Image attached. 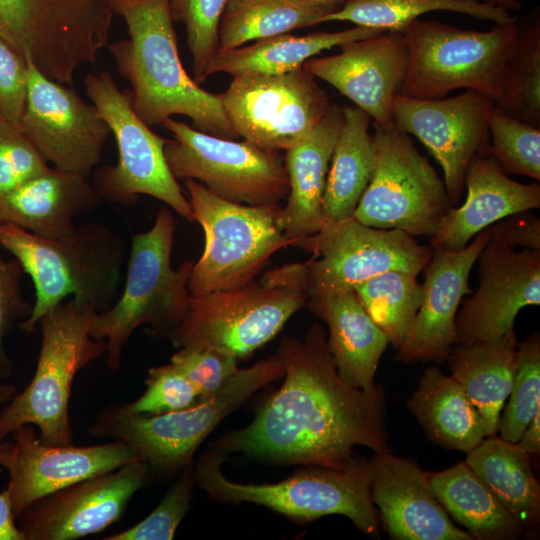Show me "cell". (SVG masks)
I'll list each match as a JSON object with an SVG mask.
<instances>
[{
  "instance_id": "6da1fadb",
  "label": "cell",
  "mask_w": 540,
  "mask_h": 540,
  "mask_svg": "<svg viewBox=\"0 0 540 540\" xmlns=\"http://www.w3.org/2000/svg\"><path fill=\"white\" fill-rule=\"evenodd\" d=\"M276 355L284 382L261 405L253 421L229 432L211 449L243 453L272 464L342 468L355 446L390 452L385 428L384 392L367 393L339 376L322 325L304 340L281 339Z\"/></svg>"
},
{
  "instance_id": "7a4b0ae2",
  "label": "cell",
  "mask_w": 540,
  "mask_h": 540,
  "mask_svg": "<svg viewBox=\"0 0 540 540\" xmlns=\"http://www.w3.org/2000/svg\"><path fill=\"white\" fill-rule=\"evenodd\" d=\"M123 17L129 38L109 43L119 74L128 81L133 110L148 126L183 115L195 129L225 139L239 136L218 94L199 86L178 54L169 0H110Z\"/></svg>"
},
{
  "instance_id": "3957f363",
  "label": "cell",
  "mask_w": 540,
  "mask_h": 540,
  "mask_svg": "<svg viewBox=\"0 0 540 540\" xmlns=\"http://www.w3.org/2000/svg\"><path fill=\"white\" fill-rule=\"evenodd\" d=\"M0 246L18 260L34 285L32 311L19 323L27 333L67 297L99 313L117 295L125 244L106 224H82L65 236L48 239L0 222Z\"/></svg>"
},
{
  "instance_id": "277c9868",
  "label": "cell",
  "mask_w": 540,
  "mask_h": 540,
  "mask_svg": "<svg viewBox=\"0 0 540 540\" xmlns=\"http://www.w3.org/2000/svg\"><path fill=\"white\" fill-rule=\"evenodd\" d=\"M175 222L162 207L153 226L132 238L124 290L117 301L93 317L90 335L106 343V365L116 373L133 332L147 326L149 335L168 337L183 320L191 294L188 280L194 265L171 266Z\"/></svg>"
},
{
  "instance_id": "5b68a950",
  "label": "cell",
  "mask_w": 540,
  "mask_h": 540,
  "mask_svg": "<svg viewBox=\"0 0 540 540\" xmlns=\"http://www.w3.org/2000/svg\"><path fill=\"white\" fill-rule=\"evenodd\" d=\"M283 375V364L275 354L238 369L220 390L186 409L140 414L121 403L111 404L91 425V433L126 443L152 474L169 477L192 465L197 448L227 415Z\"/></svg>"
},
{
  "instance_id": "8992f818",
  "label": "cell",
  "mask_w": 540,
  "mask_h": 540,
  "mask_svg": "<svg viewBox=\"0 0 540 540\" xmlns=\"http://www.w3.org/2000/svg\"><path fill=\"white\" fill-rule=\"evenodd\" d=\"M305 263L269 270L258 282L190 297L169 339L177 348L211 347L238 360L272 340L308 301Z\"/></svg>"
},
{
  "instance_id": "52a82bcc",
  "label": "cell",
  "mask_w": 540,
  "mask_h": 540,
  "mask_svg": "<svg viewBox=\"0 0 540 540\" xmlns=\"http://www.w3.org/2000/svg\"><path fill=\"white\" fill-rule=\"evenodd\" d=\"M227 458L211 449L193 468L195 484L211 499L262 505L300 522L339 514L363 533L379 536V519L371 497L370 460L356 457L342 468L305 466L277 483L243 484L223 474L221 465Z\"/></svg>"
},
{
  "instance_id": "ba28073f",
  "label": "cell",
  "mask_w": 540,
  "mask_h": 540,
  "mask_svg": "<svg viewBox=\"0 0 540 540\" xmlns=\"http://www.w3.org/2000/svg\"><path fill=\"white\" fill-rule=\"evenodd\" d=\"M96 313L70 298L41 318L35 373L25 389L2 407L0 440L23 425H33L45 444H73L69 415L73 380L78 371L106 354L105 341L90 335Z\"/></svg>"
},
{
  "instance_id": "9c48e42d",
  "label": "cell",
  "mask_w": 540,
  "mask_h": 540,
  "mask_svg": "<svg viewBox=\"0 0 540 540\" xmlns=\"http://www.w3.org/2000/svg\"><path fill=\"white\" fill-rule=\"evenodd\" d=\"M403 34L408 68L399 94L437 99L464 88L482 92L495 103L501 98L517 45L516 22L476 31L416 19Z\"/></svg>"
},
{
  "instance_id": "30bf717a",
  "label": "cell",
  "mask_w": 540,
  "mask_h": 540,
  "mask_svg": "<svg viewBox=\"0 0 540 540\" xmlns=\"http://www.w3.org/2000/svg\"><path fill=\"white\" fill-rule=\"evenodd\" d=\"M185 186L205 244L188 280L191 296L239 288L254 281L270 258L295 245L278 223L280 204L250 206L228 201L193 179Z\"/></svg>"
},
{
  "instance_id": "8fae6325",
  "label": "cell",
  "mask_w": 540,
  "mask_h": 540,
  "mask_svg": "<svg viewBox=\"0 0 540 540\" xmlns=\"http://www.w3.org/2000/svg\"><path fill=\"white\" fill-rule=\"evenodd\" d=\"M110 0H0V38L47 77L73 84L107 47Z\"/></svg>"
},
{
  "instance_id": "7c38bea8",
  "label": "cell",
  "mask_w": 540,
  "mask_h": 540,
  "mask_svg": "<svg viewBox=\"0 0 540 540\" xmlns=\"http://www.w3.org/2000/svg\"><path fill=\"white\" fill-rule=\"evenodd\" d=\"M87 96L114 135L115 166L99 169L93 186L101 199L133 205L139 195L156 198L188 222L195 217L188 198L172 174L164 153L168 139L154 133L133 110L129 90H121L108 72L88 74Z\"/></svg>"
},
{
  "instance_id": "4fadbf2b",
  "label": "cell",
  "mask_w": 540,
  "mask_h": 540,
  "mask_svg": "<svg viewBox=\"0 0 540 540\" xmlns=\"http://www.w3.org/2000/svg\"><path fill=\"white\" fill-rule=\"evenodd\" d=\"M376 162L353 218L380 229L431 237L453 207L442 181L412 138L372 123Z\"/></svg>"
},
{
  "instance_id": "5bb4252c",
  "label": "cell",
  "mask_w": 540,
  "mask_h": 540,
  "mask_svg": "<svg viewBox=\"0 0 540 540\" xmlns=\"http://www.w3.org/2000/svg\"><path fill=\"white\" fill-rule=\"evenodd\" d=\"M172 134L164 147L178 179H193L228 201L250 206L279 204L289 193L283 157L246 140L225 139L167 118Z\"/></svg>"
},
{
  "instance_id": "9a60e30c",
  "label": "cell",
  "mask_w": 540,
  "mask_h": 540,
  "mask_svg": "<svg viewBox=\"0 0 540 540\" xmlns=\"http://www.w3.org/2000/svg\"><path fill=\"white\" fill-rule=\"evenodd\" d=\"M295 245L313 253L305 263L308 298L354 290L387 271L418 276L433 253L402 230L370 227L353 217L326 221Z\"/></svg>"
},
{
  "instance_id": "2e32d148",
  "label": "cell",
  "mask_w": 540,
  "mask_h": 540,
  "mask_svg": "<svg viewBox=\"0 0 540 540\" xmlns=\"http://www.w3.org/2000/svg\"><path fill=\"white\" fill-rule=\"evenodd\" d=\"M218 96L239 137L277 152L309 136L332 106L303 67L282 74L233 77Z\"/></svg>"
},
{
  "instance_id": "e0dca14e",
  "label": "cell",
  "mask_w": 540,
  "mask_h": 540,
  "mask_svg": "<svg viewBox=\"0 0 540 540\" xmlns=\"http://www.w3.org/2000/svg\"><path fill=\"white\" fill-rule=\"evenodd\" d=\"M25 58L28 80L20 129L54 168L88 177L102 159L109 126L93 103Z\"/></svg>"
},
{
  "instance_id": "ac0fdd59",
  "label": "cell",
  "mask_w": 540,
  "mask_h": 540,
  "mask_svg": "<svg viewBox=\"0 0 540 540\" xmlns=\"http://www.w3.org/2000/svg\"><path fill=\"white\" fill-rule=\"evenodd\" d=\"M494 106L491 97L472 89L450 98L419 99L401 94L394 97L395 127L415 136L438 161L452 204L462 196L465 174L473 157L487 154L488 117Z\"/></svg>"
},
{
  "instance_id": "d6986e66",
  "label": "cell",
  "mask_w": 540,
  "mask_h": 540,
  "mask_svg": "<svg viewBox=\"0 0 540 540\" xmlns=\"http://www.w3.org/2000/svg\"><path fill=\"white\" fill-rule=\"evenodd\" d=\"M152 475L140 458L94 475L29 505L16 518L25 540H75L118 522Z\"/></svg>"
},
{
  "instance_id": "ffe728a7",
  "label": "cell",
  "mask_w": 540,
  "mask_h": 540,
  "mask_svg": "<svg viewBox=\"0 0 540 540\" xmlns=\"http://www.w3.org/2000/svg\"><path fill=\"white\" fill-rule=\"evenodd\" d=\"M8 437L0 440V467L9 475L7 491L16 518L50 493L138 459L120 440L91 446L45 444L33 425Z\"/></svg>"
},
{
  "instance_id": "44dd1931",
  "label": "cell",
  "mask_w": 540,
  "mask_h": 540,
  "mask_svg": "<svg viewBox=\"0 0 540 540\" xmlns=\"http://www.w3.org/2000/svg\"><path fill=\"white\" fill-rule=\"evenodd\" d=\"M477 261L479 284L456 315V344L512 331L522 308L540 305V251L490 239Z\"/></svg>"
},
{
  "instance_id": "7402d4cb",
  "label": "cell",
  "mask_w": 540,
  "mask_h": 540,
  "mask_svg": "<svg viewBox=\"0 0 540 540\" xmlns=\"http://www.w3.org/2000/svg\"><path fill=\"white\" fill-rule=\"evenodd\" d=\"M339 48L340 53L312 57L302 67L349 98L374 123L392 126L393 100L400 93L408 68L404 34L387 31Z\"/></svg>"
},
{
  "instance_id": "603a6c76",
  "label": "cell",
  "mask_w": 540,
  "mask_h": 540,
  "mask_svg": "<svg viewBox=\"0 0 540 540\" xmlns=\"http://www.w3.org/2000/svg\"><path fill=\"white\" fill-rule=\"evenodd\" d=\"M490 240L486 228L458 251L432 249L424 269L422 299L396 360L410 364L443 363L456 344L455 321L462 298L471 294L469 276L477 258Z\"/></svg>"
},
{
  "instance_id": "cb8c5ba5",
  "label": "cell",
  "mask_w": 540,
  "mask_h": 540,
  "mask_svg": "<svg viewBox=\"0 0 540 540\" xmlns=\"http://www.w3.org/2000/svg\"><path fill=\"white\" fill-rule=\"evenodd\" d=\"M371 497L390 538L396 540H471L436 499L430 473L390 452L370 460Z\"/></svg>"
},
{
  "instance_id": "d4e9b609",
  "label": "cell",
  "mask_w": 540,
  "mask_h": 540,
  "mask_svg": "<svg viewBox=\"0 0 540 540\" xmlns=\"http://www.w3.org/2000/svg\"><path fill=\"white\" fill-rule=\"evenodd\" d=\"M466 200L452 207L430 237V247L458 251L482 230L499 220L540 208V185L511 179L488 154L473 157L465 174Z\"/></svg>"
},
{
  "instance_id": "484cf974",
  "label": "cell",
  "mask_w": 540,
  "mask_h": 540,
  "mask_svg": "<svg viewBox=\"0 0 540 540\" xmlns=\"http://www.w3.org/2000/svg\"><path fill=\"white\" fill-rule=\"evenodd\" d=\"M87 178L49 167L0 198V222L48 239L71 233L102 200Z\"/></svg>"
},
{
  "instance_id": "4316f807",
  "label": "cell",
  "mask_w": 540,
  "mask_h": 540,
  "mask_svg": "<svg viewBox=\"0 0 540 540\" xmlns=\"http://www.w3.org/2000/svg\"><path fill=\"white\" fill-rule=\"evenodd\" d=\"M343 118V107L332 105L310 135L287 149L283 157L289 193L286 205L280 208L278 223L295 244L317 233L325 223L323 196Z\"/></svg>"
},
{
  "instance_id": "83f0119b",
  "label": "cell",
  "mask_w": 540,
  "mask_h": 540,
  "mask_svg": "<svg viewBox=\"0 0 540 540\" xmlns=\"http://www.w3.org/2000/svg\"><path fill=\"white\" fill-rule=\"evenodd\" d=\"M306 305L328 325L329 350L342 380L353 388L375 392L379 388L375 374L389 341L355 291L308 298Z\"/></svg>"
},
{
  "instance_id": "f1b7e54d",
  "label": "cell",
  "mask_w": 540,
  "mask_h": 540,
  "mask_svg": "<svg viewBox=\"0 0 540 540\" xmlns=\"http://www.w3.org/2000/svg\"><path fill=\"white\" fill-rule=\"evenodd\" d=\"M518 343L512 330L488 340L455 344L447 358L451 376L483 419L486 437L498 432L517 369Z\"/></svg>"
},
{
  "instance_id": "f546056e",
  "label": "cell",
  "mask_w": 540,
  "mask_h": 540,
  "mask_svg": "<svg viewBox=\"0 0 540 540\" xmlns=\"http://www.w3.org/2000/svg\"><path fill=\"white\" fill-rule=\"evenodd\" d=\"M384 32L387 31L356 25L337 32H313L303 36L283 33L259 39L252 44L218 51L206 69L205 78L220 72L232 77L291 72L323 50Z\"/></svg>"
},
{
  "instance_id": "4dcf8cb0",
  "label": "cell",
  "mask_w": 540,
  "mask_h": 540,
  "mask_svg": "<svg viewBox=\"0 0 540 540\" xmlns=\"http://www.w3.org/2000/svg\"><path fill=\"white\" fill-rule=\"evenodd\" d=\"M429 439L468 453L486 438L483 419L462 386L438 367L424 370L407 402Z\"/></svg>"
},
{
  "instance_id": "1f68e13d",
  "label": "cell",
  "mask_w": 540,
  "mask_h": 540,
  "mask_svg": "<svg viewBox=\"0 0 540 540\" xmlns=\"http://www.w3.org/2000/svg\"><path fill=\"white\" fill-rule=\"evenodd\" d=\"M343 115L323 196L325 222L353 216L375 168L371 117L357 106H343Z\"/></svg>"
},
{
  "instance_id": "d6a6232c",
  "label": "cell",
  "mask_w": 540,
  "mask_h": 540,
  "mask_svg": "<svg viewBox=\"0 0 540 540\" xmlns=\"http://www.w3.org/2000/svg\"><path fill=\"white\" fill-rule=\"evenodd\" d=\"M429 482L440 505L473 539L511 540L521 536L522 527L465 461L430 473Z\"/></svg>"
},
{
  "instance_id": "836d02e7",
  "label": "cell",
  "mask_w": 540,
  "mask_h": 540,
  "mask_svg": "<svg viewBox=\"0 0 540 540\" xmlns=\"http://www.w3.org/2000/svg\"><path fill=\"white\" fill-rule=\"evenodd\" d=\"M528 456L515 443L494 435L484 438L465 460L523 530L535 529L540 519V486Z\"/></svg>"
},
{
  "instance_id": "e575fe53",
  "label": "cell",
  "mask_w": 540,
  "mask_h": 540,
  "mask_svg": "<svg viewBox=\"0 0 540 540\" xmlns=\"http://www.w3.org/2000/svg\"><path fill=\"white\" fill-rule=\"evenodd\" d=\"M333 11L299 0H228L219 28V51L319 24Z\"/></svg>"
},
{
  "instance_id": "d590c367",
  "label": "cell",
  "mask_w": 540,
  "mask_h": 540,
  "mask_svg": "<svg viewBox=\"0 0 540 540\" xmlns=\"http://www.w3.org/2000/svg\"><path fill=\"white\" fill-rule=\"evenodd\" d=\"M433 11L461 13L496 24L516 22L508 10L476 0H347L338 10L327 14L323 22L348 21L403 33L420 15Z\"/></svg>"
},
{
  "instance_id": "8d00e7d4",
  "label": "cell",
  "mask_w": 540,
  "mask_h": 540,
  "mask_svg": "<svg viewBox=\"0 0 540 540\" xmlns=\"http://www.w3.org/2000/svg\"><path fill=\"white\" fill-rule=\"evenodd\" d=\"M354 291L389 344L399 349L422 299V285L417 275L398 270L383 272L361 282Z\"/></svg>"
},
{
  "instance_id": "74e56055",
  "label": "cell",
  "mask_w": 540,
  "mask_h": 540,
  "mask_svg": "<svg viewBox=\"0 0 540 540\" xmlns=\"http://www.w3.org/2000/svg\"><path fill=\"white\" fill-rule=\"evenodd\" d=\"M517 26V45L507 68L503 94L495 107L517 120L539 128V13L525 17Z\"/></svg>"
},
{
  "instance_id": "f35d334b",
  "label": "cell",
  "mask_w": 540,
  "mask_h": 540,
  "mask_svg": "<svg viewBox=\"0 0 540 540\" xmlns=\"http://www.w3.org/2000/svg\"><path fill=\"white\" fill-rule=\"evenodd\" d=\"M517 369L509 400L500 415V438L517 443L540 411V337L535 333L518 343Z\"/></svg>"
},
{
  "instance_id": "ab89813d",
  "label": "cell",
  "mask_w": 540,
  "mask_h": 540,
  "mask_svg": "<svg viewBox=\"0 0 540 540\" xmlns=\"http://www.w3.org/2000/svg\"><path fill=\"white\" fill-rule=\"evenodd\" d=\"M491 141L487 154L506 174L540 180V129L517 120L495 106L488 117Z\"/></svg>"
},
{
  "instance_id": "60d3db41",
  "label": "cell",
  "mask_w": 540,
  "mask_h": 540,
  "mask_svg": "<svg viewBox=\"0 0 540 540\" xmlns=\"http://www.w3.org/2000/svg\"><path fill=\"white\" fill-rule=\"evenodd\" d=\"M228 0H169L171 18L184 24L192 58L193 80H206L205 72L219 51V28Z\"/></svg>"
},
{
  "instance_id": "b9f144b4",
  "label": "cell",
  "mask_w": 540,
  "mask_h": 540,
  "mask_svg": "<svg viewBox=\"0 0 540 540\" xmlns=\"http://www.w3.org/2000/svg\"><path fill=\"white\" fill-rule=\"evenodd\" d=\"M195 485L193 467L180 472L156 508L137 524L111 534L104 540H170L187 513Z\"/></svg>"
},
{
  "instance_id": "7bdbcfd3",
  "label": "cell",
  "mask_w": 540,
  "mask_h": 540,
  "mask_svg": "<svg viewBox=\"0 0 540 540\" xmlns=\"http://www.w3.org/2000/svg\"><path fill=\"white\" fill-rule=\"evenodd\" d=\"M145 384L139 398L123 404L128 411L161 414L186 409L201 400L193 384L171 363L151 367Z\"/></svg>"
},
{
  "instance_id": "ee69618b",
  "label": "cell",
  "mask_w": 540,
  "mask_h": 540,
  "mask_svg": "<svg viewBox=\"0 0 540 540\" xmlns=\"http://www.w3.org/2000/svg\"><path fill=\"white\" fill-rule=\"evenodd\" d=\"M48 168L22 130L0 117V198Z\"/></svg>"
},
{
  "instance_id": "f6af8a7d",
  "label": "cell",
  "mask_w": 540,
  "mask_h": 540,
  "mask_svg": "<svg viewBox=\"0 0 540 540\" xmlns=\"http://www.w3.org/2000/svg\"><path fill=\"white\" fill-rule=\"evenodd\" d=\"M238 359L211 347H181L170 363L196 388L200 399L220 390L238 371Z\"/></svg>"
},
{
  "instance_id": "bcb514c9",
  "label": "cell",
  "mask_w": 540,
  "mask_h": 540,
  "mask_svg": "<svg viewBox=\"0 0 540 540\" xmlns=\"http://www.w3.org/2000/svg\"><path fill=\"white\" fill-rule=\"evenodd\" d=\"M24 271L17 259L5 261L0 255V378H9L14 365L5 340L14 325L27 319L32 311L21 290Z\"/></svg>"
},
{
  "instance_id": "7dc6e473",
  "label": "cell",
  "mask_w": 540,
  "mask_h": 540,
  "mask_svg": "<svg viewBox=\"0 0 540 540\" xmlns=\"http://www.w3.org/2000/svg\"><path fill=\"white\" fill-rule=\"evenodd\" d=\"M26 58L0 38V117L20 128L27 94Z\"/></svg>"
},
{
  "instance_id": "c3c4849f",
  "label": "cell",
  "mask_w": 540,
  "mask_h": 540,
  "mask_svg": "<svg viewBox=\"0 0 540 540\" xmlns=\"http://www.w3.org/2000/svg\"><path fill=\"white\" fill-rule=\"evenodd\" d=\"M488 229L491 240L507 247L540 251V219L530 211L509 215Z\"/></svg>"
},
{
  "instance_id": "681fc988",
  "label": "cell",
  "mask_w": 540,
  "mask_h": 540,
  "mask_svg": "<svg viewBox=\"0 0 540 540\" xmlns=\"http://www.w3.org/2000/svg\"><path fill=\"white\" fill-rule=\"evenodd\" d=\"M0 540H25L18 527L7 489L0 492Z\"/></svg>"
},
{
  "instance_id": "f907efd6",
  "label": "cell",
  "mask_w": 540,
  "mask_h": 540,
  "mask_svg": "<svg viewBox=\"0 0 540 540\" xmlns=\"http://www.w3.org/2000/svg\"><path fill=\"white\" fill-rule=\"evenodd\" d=\"M515 445L524 453L538 455L540 452V411L533 417Z\"/></svg>"
},
{
  "instance_id": "816d5d0a",
  "label": "cell",
  "mask_w": 540,
  "mask_h": 540,
  "mask_svg": "<svg viewBox=\"0 0 540 540\" xmlns=\"http://www.w3.org/2000/svg\"><path fill=\"white\" fill-rule=\"evenodd\" d=\"M16 393V386L0 378V407H3Z\"/></svg>"
},
{
  "instance_id": "f5cc1de1",
  "label": "cell",
  "mask_w": 540,
  "mask_h": 540,
  "mask_svg": "<svg viewBox=\"0 0 540 540\" xmlns=\"http://www.w3.org/2000/svg\"><path fill=\"white\" fill-rule=\"evenodd\" d=\"M480 2L489 3L495 6L502 7L506 10H517L522 7L518 0H476Z\"/></svg>"
},
{
  "instance_id": "db71d44e",
  "label": "cell",
  "mask_w": 540,
  "mask_h": 540,
  "mask_svg": "<svg viewBox=\"0 0 540 540\" xmlns=\"http://www.w3.org/2000/svg\"><path fill=\"white\" fill-rule=\"evenodd\" d=\"M307 4L338 10L347 0H299Z\"/></svg>"
}]
</instances>
